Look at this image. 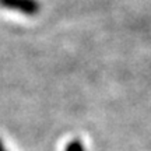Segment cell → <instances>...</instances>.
Listing matches in <instances>:
<instances>
[{
	"mask_svg": "<svg viewBox=\"0 0 151 151\" xmlns=\"http://www.w3.org/2000/svg\"><path fill=\"white\" fill-rule=\"evenodd\" d=\"M0 151H7V148H6L4 143H3V140L0 139Z\"/></svg>",
	"mask_w": 151,
	"mask_h": 151,
	"instance_id": "obj_3",
	"label": "cell"
},
{
	"mask_svg": "<svg viewBox=\"0 0 151 151\" xmlns=\"http://www.w3.org/2000/svg\"><path fill=\"white\" fill-rule=\"evenodd\" d=\"M65 151H86V147L81 143L80 139H74V140L69 141V144L66 146Z\"/></svg>",
	"mask_w": 151,
	"mask_h": 151,
	"instance_id": "obj_2",
	"label": "cell"
},
{
	"mask_svg": "<svg viewBox=\"0 0 151 151\" xmlns=\"http://www.w3.org/2000/svg\"><path fill=\"white\" fill-rule=\"evenodd\" d=\"M0 7L25 16H37L41 10V3L38 0H0Z\"/></svg>",
	"mask_w": 151,
	"mask_h": 151,
	"instance_id": "obj_1",
	"label": "cell"
}]
</instances>
